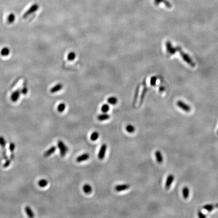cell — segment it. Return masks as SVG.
Wrapping results in <instances>:
<instances>
[{"instance_id":"2","label":"cell","mask_w":218,"mask_h":218,"mask_svg":"<svg viewBox=\"0 0 218 218\" xmlns=\"http://www.w3.org/2000/svg\"><path fill=\"white\" fill-rule=\"evenodd\" d=\"M58 146L60 150L61 156L62 157H65L68 151V149L66 144L62 140H59L58 143Z\"/></svg>"},{"instance_id":"34","label":"cell","mask_w":218,"mask_h":218,"mask_svg":"<svg viewBox=\"0 0 218 218\" xmlns=\"http://www.w3.org/2000/svg\"><path fill=\"white\" fill-rule=\"evenodd\" d=\"M198 216L200 218H203L206 217V216L204 215L203 213H202L201 212H199L198 213Z\"/></svg>"},{"instance_id":"7","label":"cell","mask_w":218,"mask_h":218,"mask_svg":"<svg viewBox=\"0 0 218 218\" xmlns=\"http://www.w3.org/2000/svg\"><path fill=\"white\" fill-rule=\"evenodd\" d=\"M130 187V185L128 184H120L116 185L115 187V190L117 192H121L123 191H125L129 189Z\"/></svg>"},{"instance_id":"9","label":"cell","mask_w":218,"mask_h":218,"mask_svg":"<svg viewBox=\"0 0 218 218\" xmlns=\"http://www.w3.org/2000/svg\"><path fill=\"white\" fill-rule=\"evenodd\" d=\"M89 158V155L88 153H84V154L78 156L76 158V161L78 163H81V162L87 160Z\"/></svg>"},{"instance_id":"1","label":"cell","mask_w":218,"mask_h":218,"mask_svg":"<svg viewBox=\"0 0 218 218\" xmlns=\"http://www.w3.org/2000/svg\"><path fill=\"white\" fill-rule=\"evenodd\" d=\"M176 48H177V51H178L179 52L181 57L184 60V61L191 67H195V64L193 61L192 59L190 58V57L187 54L185 53L180 47H177Z\"/></svg>"},{"instance_id":"3","label":"cell","mask_w":218,"mask_h":218,"mask_svg":"<svg viewBox=\"0 0 218 218\" xmlns=\"http://www.w3.org/2000/svg\"><path fill=\"white\" fill-rule=\"evenodd\" d=\"M39 8V6L37 4H34L33 5H32L29 9H28L25 13L23 14V17L24 18H26V17H28L30 14H33L35 11H36Z\"/></svg>"},{"instance_id":"15","label":"cell","mask_w":218,"mask_h":218,"mask_svg":"<svg viewBox=\"0 0 218 218\" xmlns=\"http://www.w3.org/2000/svg\"><path fill=\"white\" fill-rule=\"evenodd\" d=\"M62 88H63L62 84H57L51 88L50 92L55 93V92H59V91H60L62 89Z\"/></svg>"},{"instance_id":"29","label":"cell","mask_w":218,"mask_h":218,"mask_svg":"<svg viewBox=\"0 0 218 218\" xmlns=\"http://www.w3.org/2000/svg\"><path fill=\"white\" fill-rule=\"evenodd\" d=\"M6 142L5 138L3 136H0V145L3 149H5Z\"/></svg>"},{"instance_id":"18","label":"cell","mask_w":218,"mask_h":218,"mask_svg":"<svg viewBox=\"0 0 218 218\" xmlns=\"http://www.w3.org/2000/svg\"><path fill=\"white\" fill-rule=\"evenodd\" d=\"M182 193H183V196L184 199H187L188 196H189V188L187 187H184L183 188Z\"/></svg>"},{"instance_id":"25","label":"cell","mask_w":218,"mask_h":218,"mask_svg":"<svg viewBox=\"0 0 218 218\" xmlns=\"http://www.w3.org/2000/svg\"><path fill=\"white\" fill-rule=\"evenodd\" d=\"M15 19V15L13 13H11L9 15L8 18H7V21H8L9 23H12L14 21Z\"/></svg>"},{"instance_id":"23","label":"cell","mask_w":218,"mask_h":218,"mask_svg":"<svg viewBox=\"0 0 218 218\" xmlns=\"http://www.w3.org/2000/svg\"><path fill=\"white\" fill-rule=\"evenodd\" d=\"M135 128L134 126L132 125H130V124L128 125L126 127V131L128 133H132L134 132L135 131Z\"/></svg>"},{"instance_id":"4","label":"cell","mask_w":218,"mask_h":218,"mask_svg":"<svg viewBox=\"0 0 218 218\" xmlns=\"http://www.w3.org/2000/svg\"><path fill=\"white\" fill-rule=\"evenodd\" d=\"M107 149V145L106 143H104L101 145L100 150L98 153V158L100 159H103L105 158L106 152Z\"/></svg>"},{"instance_id":"27","label":"cell","mask_w":218,"mask_h":218,"mask_svg":"<svg viewBox=\"0 0 218 218\" xmlns=\"http://www.w3.org/2000/svg\"><path fill=\"white\" fill-rule=\"evenodd\" d=\"M75 53L74 52H70V53H69L68 54V56H67L68 60H69V61H72V60H73L75 58Z\"/></svg>"},{"instance_id":"26","label":"cell","mask_w":218,"mask_h":218,"mask_svg":"<svg viewBox=\"0 0 218 218\" xmlns=\"http://www.w3.org/2000/svg\"><path fill=\"white\" fill-rule=\"evenodd\" d=\"M66 108V105L64 103H61L59 105V106H58V111L59 112L61 113L63 112Z\"/></svg>"},{"instance_id":"22","label":"cell","mask_w":218,"mask_h":218,"mask_svg":"<svg viewBox=\"0 0 218 218\" xmlns=\"http://www.w3.org/2000/svg\"><path fill=\"white\" fill-rule=\"evenodd\" d=\"M99 137V134L98 132L94 131L93 132H92V134L91 135V139L92 141L94 142V141L97 140L98 139Z\"/></svg>"},{"instance_id":"10","label":"cell","mask_w":218,"mask_h":218,"mask_svg":"<svg viewBox=\"0 0 218 218\" xmlns=\"http://www.w3.org/2000/svg\"><path fill=\"white\" fill-rule=\"evenodd\" d=\"M21 93V91L18 89L15 92H13L11 96V100L13 102H16L19 99Z\"/></svg>"},{"instance_id":"31","label":"cell","mask_w":218,"mask_h":218,"mask_svg":"<svg viewBox=\"0 0 218 218\" xmlns=\"http://www.w3.org/2000/svg\"><path fill=\"white\" fill-rule=\"evenodd\" d=\"M156 80H157V78L156 77H152L151 80V85H155L156 84Z\"/></svg>"},{"instance_id":"12","label":"cell","mask_w":218,"mask_h":218,"mask_svg":"<svg viewBox=\"0 0 218 218\" xmlns=\"http://www.w3.org/2000/svg\"><path fill=\"white\" fill-rule=\"evenodd\" d=\"M155 156L157 161L159 164H161L163 163V157L162 153L159 151H157L155 152Z\"/></svg>"},{"instance_id":"33","label":"cell","mask_w":218,"mask_h":218,"mask_svg":"<svg viewBox=\"0 0 218 218\" xmlns=\"http://www.w3.org/2000/svg\"><path fill=\"white\" fill-rule=\"evenodd\" d=\"M28 92L27 88L26 87H24L21 90V92L22 93H23V94H26L27 93V92Z\"/></svg>"},{"instance_id":"17","label":"cell","mask_w":218,"mask_h":218,"mask_svg":"<svg viewBox=\"0 0 218 218\" xmlns=\"http://www.w3.org/2000/svg\"><path fill=\"white\" fill-rule=\"evenodd\" d=\"M110 118V116L109 115L105 113V114H101L99 115L98 116V119L100 121H105V120L109 119Z\"/></svg>"},{"instance_id":"35","label":"cell","mask_w":218,"mask_h":218,"mask_svg":"<svg viewBox=\"0 0 218 218\" xmlns=\"http://www.w3.org/2000/svg\"><path fill=\"white\" fill-rule=\"evenodd\" d=\"M217 134H218V131H217Z\"/></svg>"},{"instance_id":"24","label":"cell","mask_w":218,"mask_h":218,"mask_svg":"<svg viewBox=\"0 0 218 218\" xmlns=\"http://www.w3.org/2000/svg\"><path fill=\"white\" fill-rule=\"evenodd\" d=\"M117 99L114 97H111L108 99V102L111 105H115L117 102Z\"/></svg>"},{"instance_id":"21","label":"cell","mask_w":218,"mask_h":218,"mask_svg":"<svg viewBox=\"0 0 218 218\" xmlns=\"http://www.w3.org/2000/svg\"><path fill=\"white\" fill-rule=\"evenodd\" d=\"M161 2H164V4H165V5L168 8H171V6H172L171 4L166 0H156L155 1V3H156V5H159V3H161Z\"/></svg>"},{"instance_id":"14","label":"cell","mask_w":218,"mask_h":218,"mask_svg":"<svg viewBox=\"0 0 218 218\" xmlns=\"http://www.w3.org/2000/svg\"><path fill=\"white\" fill-rule=\"evenodd\" d=\"M83 190L84 193L87 194H90L92 192V187L88 184H85L83 186Z\"/></svg>"},{"instance_id":"30","label":"cell","mask_w":218,"mask_h":218,"mask_svg":"<svg viewBox=\"0 0 218 218\" xmlns=\"http://www.w3.org/2000/svg\"><path fill=\"white\" fill-rule=\"evenodd\" d=\"M15 144L14 143H11L10 144V145H9V149H10V151L11 152H13L14 151V150H15Z\"/></svg>"},{"instance_id":"13","label":"cell","mask_w":218,"mask_h":218,"mask_svg":"<svg viewBox=\"0 0 218 218\" xmlns=\"http://www.w3.org/2000/svg\"><path fill=\"white\" fill-rule=\"evenodd\" d=\"M215 208H218V203L216 204H207L203 207V209L208 211H211Z\"/></svg>"},{"instance_id":"20","label":"cell","mask_w":218,"mask_h":218,"mask_svg":"<svg viewBox=\"0 0 218 218\" xmlns=\"http://www.w3.org/2000/svg\"><path fill=\"white\" fill-rule=\"evenodd\" d=\"M38 184L41 187H44L48 184V181L46 179H41L39 181Z\"/></svg>"},{"instance_id":"19","label":"cell","mask_w":218,"mask_h":218,"mask_svg":"<svg viewBox=\"0 0 218 218\" xmlns=\"http://www.w3.org/2000/svg\"><path fill=\"white\" fill-rule=\"evenodd\" d=\"M10 54V50L8 48L5 47L2 49L1 51V54L3 56H7Z\"/></svg>"},{"instance_id":"6","label":"cell","mask_w":218,"mask_h":218,"mask_svg":"<svg viewBox=\"0 0 218 218\" xmlns=\"http://www.w3.org/2000/svg\"><path fill=\"white\" fill-rule=\"evenodd\" d=\"M177 105L182 110L184 111L185 112H189L191 111V107L187 104H185L182 101H178L177 102Z\"/></svg>"},{"instance_id":"5","label":"cell","mask_w":218,"mask_h":218,"mask_svg":"<svg viewBox=\"0 0 218 218\" xmlns=\"http://www.w3.org/2000/svg\"><path fill=\"white\" fill-rule=\"evenodd\" d=\"M166 49H167V52L169 55V56L172 55L173 54H175V53L177 52V48L174 47L172 43L170 42H166Z\"/></svg>"},{"instance_id":"16","label":"cell","mask_w":218,"mask_h":218,"mask_svg":"<svg viewBox=\"0 0 218 218\" xmlns=\"http://www.w3.org/2000/svg\"><path fill=\"white\" fill-rule=\"evenodd\" d=\"M25 211L27 215L29 218H34V212L29 207H28V206L26 207L25 208Z\"/></svg>"},{"instance_id":"11","label":"cell","mask_w":218,"mask_h":218,"mask_svg":"<svg viewBox=\"0 0 218 218\" xmlns=\"http://www.w3.org/2000/svg\"><path fill=\"white\" fill-rule=\"evenodd\" d=\"M56 150V147L55 146H52L49 150H48L44 153V155H43L44 157L47 158L50 156V155H52L53 153L55 152Z\"/></svg>"},{"instance_id":"28","label":"cell","mask_w":218,"mask_h":218,"mask_svg":"<svg viewBox=\"0 0 218 218\" xmlns=\"http://www.w3.org/2000/svg\"><path fill=\"white\" fill-rule=\"evenodd\" d=\"M110 110V107L109 105L107 104H104L102 106L101 108V110L102 111V112H103L104 113H107Z\"/></svg>"},{"instance_id":"8","label":"cell","mask_w":218,"mask_h":218,"mask_svg":"<svg viewBox=\"0 0 218 218\" xmlns=\"http://www.w3.org/2000/svg\"><path fill=\"white\" fill-rule=\"evenodd\" d=\"M174 180V176L173 175L170 174L168 176L166 181V183H165V188L167 190L169 189L170 188L171 185L172 184Z\"/></svg>"},{"instance_id":"32","label":"cell","mask_w":218,"mask_h":218,"mask_svg":"<svg viewBox=\"0 0 218 218\" xmlns=\"http://www.w3.org/2000/svg\"><path fill=\"white\" fill-rule=\"evenodd\" d=\"M10 163H11L10 160H9V159H7L6 162L4 164V165H3V167H4V168H7V167H8L10 165Z\"/></svg>"}]
</instances>
